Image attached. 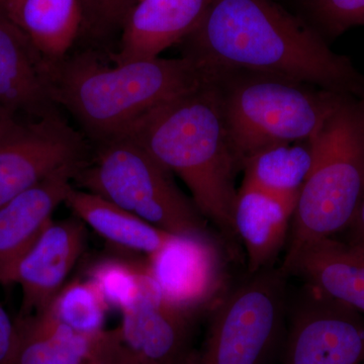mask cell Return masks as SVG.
<instances>
[{
    "instance_id": "32",
    "label": "cell",
    "mask_w": 364,
    "mask_h": 364,
    "mask_svg": "<svg viewBox=\"0 0 364 364\" xmlns=\"http://www.w3.org/2000/svg\"><path fill=\"white\" fill-rule=\"evenodd\" d=\"M2 1H4V0H0V6H1Z\"/></svg>"
},
{
    "instance_id": "20",
    "label": "cell",
    "mask_w": 364,
    "mask_h": 364,
    "mask_svg": "<svg viewBox=\"0 0 364 364\" xmlns=\"http://www.w3.org/2000/svg\"><path fill=\"white\" fill-rule=\"evenodd\" d=\"M313 161L310 141L274 146L245 162L243 184L277 198L294 212Z\"/></svg>"
},
{
    "instance_id": "1",
    "label": "cell",
    "mask_w": 364,
    "mask_h": 364,
    "mask_svg": "<svg viewBox=\"0 0 364 364\" xmlns=\"http://www.w3.org/2000/svg\"><path fill=\"white\" fill-rule=\"evenodd\" d=\"M182 57L207 77L224 71L270 74L355 98L364 75L350 59L277 0H212L181 41Z\"/></svg>"
},
{
    "instance_id": "5",
    "label": "cell",
    "mask_w": 364,
    "mask_h": 364,
    "mask_svg": "<svg viewBox=\"0 0 364 364\" xmlns=\"http://www.w3.org/2000/svg\"><path fill=\"white\" fill-rule=\"evenodd\" d=\"M210 79L221 95L230 142L240 170L261 151L310 140L346 97L256 72L224 71Z\"/></svg>"
},
{
    "instance_id": "15",
    "label": "cell",
    "mask_w": 364,
    "mask_h": 364,
    "mask_svg": "<svg viewBox=\"0 0 364 364\" xmlns=\"http://www.w3.org/2000/svg\"><path fill=\"white\" fill-rule=\"evenodd\" d=\"M212 0H141L123 21L114 63L159 57L179 44L200 21Z\"/></svg>"
},
{
    "instance_id": "25",
    "label": "cell",
    "mask_w": 364,
    "mask_h": 364,
    "mask_svg": "<svg viewBox=\"0 0 364 364\" xmlns=\"http://www.w3.org/2000/svg\"><path fill=\"white\" fill-rule=\"evenodd\" d=\"M82 364H141L122 338L119 329L93 335L90 358Z\"/></svg>"
},
{
    "instance_id": "30",
    "label": "cell",
    "mask_w": 364,
    "mask_h": 364,
    "mask_svg": "<svg viewBox=\"0 0 364 364\" xmlns=\"http://www.w3.org/2000/svg\"><path fill=\"white\" fill-rule=\"evenodd\" d=\"M81 1L85 11V23L90 21L97 25L102 0H81Z\"/></svg>"
},
{
    "instance_id": "10",
    "label": "cell",
    "mask_w": 364,
    "mask_h": 364,
    "mask_svg": "<svg viewBox=\"0 0 364 364\" xmlns=\"http://www.w3.org/2000/svg\"><path fill=\"white\" fill-rule=\"evenodd\" d=\"M146 267L163 298L189 312L213 308L225 294L221 253L210 235H173Z\"/></svg>"
},
{
    "instance_id": "28",
    "label": "cell",
    "mask_w": 364,
    "mask_h": 364,
    "mask_svg": "<svg viewBox=\"0 0 364 364\" xmlns=\"http://www.w3.org/2000/svg\"><path fill=\"white\" fill-rule=\"evenodd\" d=\"M344 233L347 235L345 243L364 252V195L351 224Z\"/></svg>"
},
{
    "instance_id": "14",
    "label": "cell",
    "mask_w": 364,
    "mask_h": 364,
    "mask_svg": "<svg viewBox=\"0 0 364 364\" xmlns=\"http://www.w3.org/2000/svg\"><path fill=\"white\" fill-rule=\"evenodd\" d=\"M47 68L16 26L0 16V112L33 121L58 112Z\"/></svg>"
},
{
    "instance_id": "11",
    "label": "cell",
    "mask_w": 364,
    "mask_h": 364,
    "mask_svg": "<svg viewBox=\"0 0 364 364\" xmlns=\"http://www.w3.org/2000/svg\"><path fill=\"white\" fill-rule=\"evenodd\" d=\"M122 315V338L141 364H198L193 342L198 314L167 301L154 279Z\"/></svg>"
},
{
    "instance_id": "2",
    "label": "cell",
    "mask_w": 364,
    "mask_h": 364,
    "mask_svg": "<svg viewBox=\"0 0 364 364\" xmlns=\"http://www.w3.org/2000/svg\"><path fill=\"white\" fill-rule=\"evenodd\" d=\"M124 136L181 177L198 212L227 240L238 239L233 218L238 196L235 177L240 168L212 79L149 112Z\"/></svg>"
},
{
    "instance_id": "13",
    "label": "cell",
    "mask_w": 364,
    "mask_h": 364,
    "mask_svg": "<svg viewBox=\"0 0 364 364\" xmlns=\"http://www.w3.org/2000/svg\"><path fill=\"white\" fill-rule=\"evenodd\" d=\"M77 169H63L0 207V284H14L16 267L66 202Z\"/></svg>"
},
{
    "instance_id": "7",
    "label": "cell",
    "mask_w": 364,
    "mask_h": 364,
    "mask_svg": "<svg viewBox=\"0 0 364 364\" xmlns=\"http://www.w3.org/2000/svg\"><path fill=\"white\" fill-rule=\"evenodd\" d=\"M287 277L273 267L227 291L213 306L198 364H267L284 323Z\"/></svg>"
},
{
    "instance_id": "23",
    "label": "cell",
    "mask_w": 364,
    "mask_h": 364,
    "mask_svg": "<svg viewBox=\"0 0 364 364\" xmlns=\"http://www.w3.org/2000/svg\"><path fill=\"white\" fill-rule=\"evenodd\" d=\"M14 321L16 338L6 364H58L56 320L49 311Z\"/></svg>"
},
{
    "instance_id": "29",
    "label": "cell",
    "mask_w": 364,
    "mask_h": 364,
    "mask_svg": "<svg viewBox=\"0 0 364 364\" xmlns=\"http://www.w3.org/2000/svg\"><path fill=\"white\" fill-rule=\"evenodd\" d=\"M25 0H4L0 6V16L14 23Z\"/></svg>"
},
{
    "instance_id": "22",
    "label": "cell",
    "mask_w": 364,
    "mask_h": 364,
    "mask_svg": "<svg viewBox=\"0 0 364 364\" xmlns=\"http://www.w3.org/2000/svg\"><path fill=\"white\" fill-rule=\"evenodd\" d=\"M88 274L109 306L121 312L133 306L153 280L146 262L141 264L114 257L98 260Z\"/></svg>"
},
{
    "instance_id": "16",
    "label": "cell",
    "mask_w": 364,
    "mask_h": 364,
    "mask_svg": "<svg viewBox=\"0 0 364 364\" xmlns=\"http://www.w3.org/2000/svg\"><path fill=\"white\" fill-rule=\"evenodd\" d=\"M282 268L364 315V252L336 238L326 239L301 249Z\"/></svg>"
},
{
    "instance_id": "19",
    "label": "cell",
    "mask_w": 364,
    "mask_h": 364,
    "mask_svg": "<svg viewBox=\"0 0 364 364\" xmlns=\"http://www.w3.org/2000/svg\"><path fill=\"white\" fill-rule=\"evenodd\" d=\"M65 203L85 226L124 250L150 256L173 236L102 196L74 186Z\"/></svg>"
},
{
    "instance_id": "21",
    "label": "cell",
    "mask_w": 364,
    "mask_h": 364,
    "mask_svg": "<svg viewBox=\"0 0 364 364\" xmlns=\"http://www.w3.org/2000/svg\"><path fill=\"white\" fill-rule=\"evenodd\" d=\"M109 304L92 280L65 284L47 309L62 324L85 335L104 331Z\"/></svg>"
},
{
    "instance_id": "31",
    "label": "cell",
    "mask_w": 364,
    "mask_h": 364,
    "mask_svg": "<svg viewBox=\"0 0 364 364\" xmlns=\"http://www.w3.org/2000/svg\"><path fill=\"white\" fill-rule=\"evenodd\" d=\"M18 121L20 119H14V117L0 112V136L6 134L7 131L11 130Z\"/></svg>"
},
{
    "instance_id": "26",
    "label": "cell",
    "mask_w": 364,
    "mask_h": 364,
    "mask_svg": "<svg viewBox=\"0 0 364 364\" xmlns=\"http://www.w3.org/2000/svg\"><path fill=\"white\" fill-rule=\"evenodd\" d=\"M136 6V0H102L97 23L112 26L123 25L129 11Z\"/></svg>"
},
{
    "instance_id": "9",
    "label": "cell",
    "mask_w": 364,
    "mask_h": 364,
    "mask_svg": "<svg viewBox=\"0 0 364 364\" xmlns=\"http://www.w3.org/2000/svg\"><path fill=\"white\" fill-rule=\"evenodd\" d=\"M294 309L284 364H364V315L306 286Z\"/></svg>"
},
{
    "instance_id": "4",
    "label": "cell",
    "mask_w": 364,
    "mask_h": 364,
    "mask_svg": "<svg viewBox=\"0 0 364 364\" xmlns=\"http://www.w3.org/2000/svg\"><path fill=\"white\" fill-rule=\"evenodd\" d=\"M309 141L313 166L291 218L284 262L344 233L353 220L364 195V98L345 97Z\"/></svg>"
},
{
    "instance_id": "6",
    "label": "cell",
    "mask_w": 364,
    "mask_h": 364,
    "mask_svg": "<svg viewBox=\"0 0 364 364\" xmlns=\"http://www.w3.org/2000/svg\"><path fill=\"white\" fill-rule=\"evenodd\" d=\"M73 181L174 236L210 235L207 220L184 196L173 174L130 136L91 146Z\"/></svg>"
},
{
    "instance_id": "17",
    "label": "cell",
    "mask_w": 364,
    "mask_h": 364,
    "mask_svg": "<svg viewBox=\"0 0 364 364\" xmlns=\"http://www.w3.org/2000/svg\"><path fill=\"white\" fill-rule=\"evenodd\" d=\"M294 212L277 198L242 183L234 210V229L247 254L252 275L274 267L289 240Z\"/></svg>"
},
{
    "instance_id": "12",
    "label": "cell",
    "mask_w": 364,
    "mask_h": 364,
    "mask_svg": "<svg viewBox=\"0 0 364 364\" xmlns=\"http://www.w3.org/2000/svg\"><path fill=\"white\" fill-rule=\"evenodd\" d=\"M86 238L85 224L76 219L53 221L21 258L14 284L20 286L21 304L16 318L45 312L76 264Z\"/></svg>"
},
{
    "instance_id": "27",
    "label": "cell",
    "mask_w": 364,
    "mask_h": 364,
    "mask_svg": "<svg viewBox=\"0 0 364 364\" xmlns=\"http://www.w3.org/2000/svg\"><path fill=\"white\" fill-rule=\"evenodd\" d=\"M16 338V321L0 303V364H6Z\"/></svg>"
},
{
    "instance_id": "18",
    "label": "cell",
    "mask_w": 364,
    "mask_h": 364,
    "mask_svg": "<svg viewBox=\"0 0 364 364\" xmlns=\"http://www.w3.org/2000/svg\"><path fill=\"white\" fill-rule=\"evenodd\" d=\"M85 21L81 0H25L13 25L48 69L68 57Z\"/></svg>"
},
{
    "instance_id": "3",
    "label": "cell",
    "mask_w": 364,
    "mask_h": 364,
    "mask_svg": "<svg viewBox=\"0 0 364 364\" xmlns=\"http://www.w3.org/2000/svg\"><path fill=\"white\" fill-rule=\"evenodd\" d=\"M47 70L54 102L73 117L92 146L126 135L149 112L208 81L182 56L109 66L86 52Z\"/></svg>"
},
{
    "instance_id": "8",
    "label": "cell",
    "mask_w": 364,
    "mask_h": 364,
    "mask_svg": "<svg viewBox=\"0 0 364 364\" xmlns=\"http://www.w3.org/2000/svg\"><path fill=\"white\" fill-rule=\"evenodd\" d=\"M91 149L59 112L18 121L0 136V207L61 170H79Z\"/></svg>"
},
{
    "instance_id": "24",
    "label": "cell",
    "mask_w": 364,
    "mask_h": 364,
    "mask_svg": "<svg viewBox=\"0 0 364 364\" xmlns=\"http://www.w3.org/2000/svg\"><path fill=\"white\" fill-rule=\"evenodd\" d=\"M311 26L326 41L364 26V0H304Z\"/></svg>"
}]
</instances>
